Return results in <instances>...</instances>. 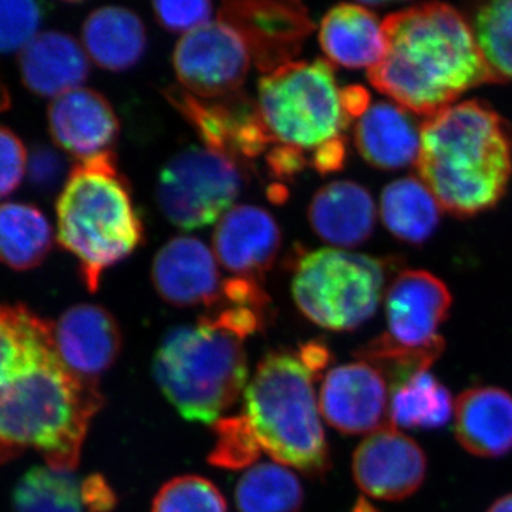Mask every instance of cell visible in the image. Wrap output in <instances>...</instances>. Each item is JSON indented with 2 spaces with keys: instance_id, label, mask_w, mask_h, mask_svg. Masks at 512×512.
I'll list each match as a JSON object with an SVG mask.
<instances>
[{
  "instance_id": "obj_1",
  "label": "cell",
  "mask_w": 512,
  "mask_h": 512,
  "mask_svg": "<svg viewBox=\"0 0 512 512\" xmlns=\"http://www.w3.org/2000/svg\"><path fill=\"white\" fill-rule=\"evenodd\" d=\"M103 402L97 383L64 365L55 323L0 302V466L33 450L47 466L76 470Z\"/></svg>"
},
{
  "instance_id": "obj_2",
  "label": "cell",
  "mask_w": 512,
  "mask_h": 512,
  "mask_svg": "<svg viewBox=\"0 0 512 512\" xmlns=\"http://www.w3.org/2000/svg\"><path fill=\"white\" fill-rule=\"evenodd\" d=\"M386 53L367 77L404 110L436 116L468 90L495 83L471 23L453 6L433 2L383 20Z\"/></svg>"
},
{
  "instance_id": "obj_3",
  "label": "cell",
  "mask_w": 512,
  "mask_h": 512,
  "mask_svg": "<svg viewBox=\"0 0 512 512\" xmlns=\"http://www.w3.org/2000/svg\"><path fill=\"white\" fill-rule=\"evenodd\" d=\"M420 180L441 210L468 218L494 208L512 174V138L483 100L454 104L421 124Z\"/></svg>"
},
{
  "instance_id": "obj_4",
  "label": "cell",
  "mask_w": 512,
  "mask_h": 512,
  "mask_svg": "<svg viewBox=\"0 0 512 512\" xmlns=\"http://www.w3.org/2000/svg\"><path fill=\"white\" fill-rule=\"evenodd\" d=\"M56 215L57 241L79 261L89 292L99 289L107 268L133 254L143 241V222L113 151L74 165Z\"/></svg>"
},
{
  "instance_id": "obj_5",
  "label": "cell",
  "mask_w": 512,
  "mask_h": 512,
  "mask_svg": "<svg viewBox=\"0 0 512 512\" xmlns=\"http://www.w3.org/2000/svg\"><path fill=\"white\" fill-rule=\"evenodd\" d=\"M315 380L298 352L274 350L259 362L244 396V416L262 450L313 478L330 467Z\"/></svg>"
},
{
  "instance_id": "obj_6",
  "label": "cell",
  "mask_w": 512,
  "mask_h": 512,
  "mask_svg": "<svg viewBox=\"0 0 512 512\" xmlns=\"http://www.w3.org/2000/svg\"><path fill=\"white\" fill-rule=\"evenodd\" d=\"M153 373L181 416L214 424L247 384L244 340L202 320L181 326L161 342Z\"/></svg>"
},
{
  "instance_id": "obj_7",
  "label": "cell",
  "mask_w": 512,
  "mask_h": 512,
  "mask_svg": "<svg viewBox=\"0 0 512 512\" xmlns=\"http://www.w3.org/2000/svg\"><path fill=\"white\" fill-rule=\"evenodd\" d=\"M256 104L275 144L312 153L345 138L352 121L335 70L323 59L292 62L264 74Z\"/></svg>"
},
{
  "instance_id": "obj_8",
  "label": "cell",
  "mask_w": 512,
  "mask_h": 512,
  "mask_svg": "<svg viewBox=\"0 0 512 512\" xmlns=\"http://www.w3.org/2000/svg\"><path fill=\"white\" fill-rule=\"evenodd\" d=\"M390 266L389 259L338 248L316 249L296 265L293 301L320 328L355 330L379 308Z\"/></svg>"
},
{
  "instance_id": "obj_9",
  "label": "cell",
  "mask_w": 512,
  "mask_h": 512,
  "mask_svg": "<svg viewBox=\"0 0 512 512\" xmlns=\"http://www.w3.org/2000/svg\"><path fill=\"white\" fill-rule=\"evenodd\" d=\"M244 184L242 165L231 157L207 147H188L161 170L158 207L183 231L208 227L234 208Z\"/></svg>"
},
{
  "instance_id": "obj_10",
  "label": "cell",
  "mask_w": 512,
  "mask_h": 512,
  "mask_svg": "<svg viewBox=\"0 0 512 512\" xmlns=\"http://www.w3.org/2000/svg\"><path fill=\"white\" fill-rule=\"evenodd\" d=\"M167 100L181 113L202 143L244 165L275 144L265 127L258 104L238 92L222 99L204 100L183 87H170Z\"/></svg>"
},
{
  "instance_id": "obj_11",
  "label": "cell",
  "mask_w": 512,
  "mask_h": 512,
  "mask_svg": "<svg viewBox=\"0 0 512 512\" xmlns=\"http://www.w3.org/2000/svg\"><path fill=\"white\" fill-rule=\"evenodd\" d=\"M173 64L181 87L198 99L241 92L251 57L241 37L222 22H210L181 37Z\"/></svg>"
},
{
  "instance_id": "obj_12",
  "label": "cell",
  "mask_w": 512,
  "mask_h": 512,
  "mask_svg": "<svg viewBox=\"0 0 512 512\" xmlns=\"http://www.w3.org/2000/svg\"><path fill=\"white\" fill-rule=\"evenodd\" d=\"M218 16L238 33L251 62L264 74L295 62L315 30L309 10L299 2H227Z\"/></svg>"
},
{
  "instance_id": "obj_13",
  "label": "cell",
  "mask_w": 512,
  "mask_h": 512,
  "mask_svg": "<svg viewBox=\"0 0 512 512\" xmlns=\"http://www.w3.org/2000/svg\"><path fill=\"white\" fill-rule=\"evenodd\" d=\"M320 413L345 434H373L390 426L386 379L365 362L329 370L319 396Z\"/></svg>"
},
{
  "instance_id": "obj_14",
  "label": "cell",
  "mask_w": 512,
  "mask_h": 512,
  "mask_svg": "<svg viewBox=\"0 0 512 512\" xmlns=\"http://www.w3.org/2000/svg\"><path fill=\"white\" fill-rule=\"evenodd\" d=\"M424 451L393 424L370 434L353 456V477L363 493L399 501L419 490L426 477Z\"/></svg>"
},
{
  "instance_id": "obj_15",
  "label": "cell",
  "mask_w": 512,
  "mask_h": 512,
  "mask_svg": "<svg viewBox=\"0 0 512 512\" xmlns=\"http://www.w3.org/2000/svg\"><path fill=\"white\" fill-rule=\"evenodd\" d=\"M451 293L436 275L420 269L400 272L386 291L389 335L412 348L439 339L437 330L450 312Z\"/></svg>"
},
{
  "instance_id": "obj_16",
  "label": "cell",
  "mask_w": 512,
  "mask_h": 512,
  "mask_svg": "<svg viewBox=\"0 0 512 512\" xmlns=\"http://www.w3.org/2000/svg\"><path fill=\"white\" fill-rule=\"evenodd\" d=\"M151 281L158 295L177 308H211L224 285L211 249L191 237L171 239L157 252Z\"/></svg>"
},
{
  "instance_id": "obj_17",
  "label": "cell",
  "mask_w": 512,
  "mask_h": 512,
  "mask_svg": "<svg viewBox=\"0 0 512 512\" xmlns=\"http://www.w3.org/2000/svg\"><path fill=\"white\" fill-rule=\"evenodd\" d=\"M281 245L278 222L256 205L231 208L218 221L212 237L217 261L234 276L256 281L272 268Z\"/></svg>"
},
{
  "instance_id": "obj_18",
  "label": "cell",
  "mask_w": 512,
  "mask_h": 512,
  "mask_svg": "<svg viewBox=\"0 0 512 512\" xmlns=\"http://www.w3.org/2000/svg\"><path fill=\"white\" fill-rule=\"evenodd\" d=\"M57 352L64 365L83 380L97 383L116 362L123 336L106 308L82 303L67 309L55 325Z\"/></svg>"
},
{
  "instance_id": "obj_19",
  "label": "cell",
  "mask_w": 512,
  "mask_h": 512,
  "mask_svg": "<svg viewBox=\"0 0 512 512\" xmlns=\"http://www.w3.org/2000/svg\"><path fill=\"white\" fill-rule=\"evenodd\" d=\"M47 123L56 146L79 161L110 151L120 131L110 101L83 87L53 99Z\"/></svg>"
},
{
  "instance_id": "obj_20",
  "label": "cell",
  "mask_w": 512,
  "mask_h": 512,
  "mask_svg": "<svg viewBox=\"0 0 512 512\" xmlns=\"http://www.w3.org/2000/svg\"><path fill=\"white\" fill-rule=\"evenodd\" d=\"M117 495L106 478H79L74 471L35 466L13 491L15 512H111Z\"/></svg>"
},
{
  "instance_id": "obj_21",
  "label": "cell",
  "mask_w": 512,
  "mask_h": 512,
  "mask_svg": "<svg viewBox=\"0 0 512 512\" xmlns=\"http://www.w3.org/2000/svg\"><path fill=\"white\" fill-rule=\"evenodd\" d=\"M19 70L30 92L56 99L86 82L89 56L73 36L49 30L20 50Z\"/></svg>"
},
{
  "instance_id": "obj_22",
  "label": "cell",
  "mask_w": 512,
  "mask_h": 512,
  "mask_svg": "<svg viewBox=\"0 0 512 512\" xmlns=\"http://www.w3.org/2000/svg\"><path fill=\"white\" fill-rule=\"evenodd\" d=\"M377 210L372 194L355 181H335L316 192L308 218L315 234L335 247L365 244L375 229Z\"/></svg>"
},
{
  "instance_id": "obj_23",
  "label": "cell",
  "mask_w": 512,
  "mask_h": 512,
  "mask_svg": "<svg viewBox=\"0 0 512 512\" xmlns=\"http://www.w3.org/2000/svg\"><path fill=\"white\" fill-rule=\"evenodd\" d=\"M421 127L393 101H377L356 121L355 144L367 164L396 171L416 164Z\"/></svg>"
},
{
  "instance_id": "obj_24",
  "label": "cell",
  "mask_w": 512,
  "mask_h": 512,
  "mask_svg": "<svg viewBox=\"0 0 512 512\" xmlns=\"http://www.w3.org/2000/svg\"><path fill=\"white\" fill-rule=\"evenodd\" d=\"M458 443L478 457H503L512 450V396L498 387H474L454 406Z\"/></svg>"
},
{
  "instance_id": "obj_25",
  "label": "cell",
  "mask_w": 512,
  "mask_h": 512,
  "mask_svg": "<svg viewBox=\"0 0 512 512\" xmlns=\"http://www.w3.org/2000/svg\"><path fill=\"white\" fill-rule=\"evenodd\" d=\"M319 42L330 62L346 69H372L386 53L383 22L366 5L340 3L326 13Z\"/></svg>"
},
{
  "instance_id": "obj_26",
  "label": "cell",
  "mask_w": 512,
  "mask_h": 512,
  "mask_svg": "<svg viewBox=\"0 0 512 512\" xmlns=\"http://www.w3.org/2000/svg\"><path fill=\"white\" fill-rule=\"evenodd\" d=\"M82 40L87 56L101 69L126 72L144 56L147 30L133 10L104 6L84 20Z\"/></svg>"
},
{
  "instance_id": "obj_27",
  "label": "cell",
  "mask_w": 512,
  "mask_h": 512,
  "mask_svg": "<svg viewBox=\"0 0 512 512\" xmlns=\"http://www.w3.org/2000/svg\"><path fill=\"white\" fill-rule=\"evenodd\" d=\"M441 207L427 185L416 177H404L383 188L380 218L387 231L407 244L429 241L440 222Z\"/></svg>"
},
{
  "instance_id": "obj_28",
  "label": "cell",
  "mask_w": 512,
  "mask_h": 512,
  "mask_svg": "<svg viewBox=\"0 0 512 512\" xmlns=\"http://www.w3.org/2000/svg\"><path fill=\"white\" fill-rule=\"evenodd\" d=\"M53 232L43 212L29 204L0 205V264L29 271L52 251Z\"/></svg>"
},
{
  "instance_id": "obj_29",
  "label": "cell",
  "mask_w": 512,
  "mask_h": 512,
  "mask_svg": "<svg viewBox=\"0 0 512 512\" xmlns=\"http://www.w3.org/2000/svg\"><path fill=\"white\" fill-rule=\"evenodd\" d=\"M454 406L447 387L429 372L419 373L394 389L390 423L404 429H440L450 421Z\"/></svg>"
},
{
  "instance_id": "obj_30",
  "label": "cell",
  "mask_w": 512,
  "mask_h": 512,
  "mask_svg": "<svg viewBox=\"0 0 512 512\" xmlns=\"http://www.w3.org/2000/svg\"><path fill=\"white\" fill-rule=\"evenodd\" d=\"M235 503L239 512H299L303 487L282 464H256L238 481Z\"/></svg>"
},
{
  "instance_id": "obj_31",
  "label": "cell",
  "mask_w": 512,
  "mask_h": 512,
  "mask_svg": "<svg viewBox=\"0 0 512 512\" xmlns=\"http://www.w3.org/2000/svg\"><path fill=\"white\" fill-rule=\"evenodd\" d=\"M444 346L446 343L441 336L430 345L412 348L397 342L389 333H383L357 349L355 356L360 362L375 367L396 389L413 376L427 372L443 353Z\"/></svg>"
},
{
  "instance_id": "obj_32",
  "label": "cell",
  "mask_w": 512,
  "mask_h": 512,
  "mask_svg": "<svg viewBox=\"0 0 512 512\" xmlns=\"http://www.w3.org/2000/svg\"><path fill=\"white\" fill-rule=\"evenodd\" d=\"M471 28L495 83L512 82V0L478 6Z\"/></svg>"
},
{
  "instance_id": "obj_33",
  "label": "cell",
  "mask_w": 512,
  "mask_h": 512,
  "mask_svg": "<svg viewBox=\"0 0 512 512\" xmlns=\"http://www.w3.org/2000/svg\"><path fill=\"white\" fill-rule=\"evenodd\" d=\"M151 512H228L224 495L207 478L181 476L165 483Z\"/></svg>"
},
{
  "instance_id": "obj_34",
  "label": "cell",
  "mask_w": 512,
  "mask_h": 512,
  "mask_svg": "<svg viewBox=\"0 0 512 512\" xmlns=\"http://www.w3.org/2000/svg\"><path fill=\"white\" fill-rule=\"evenodd\" d=\"M215 446L210 463L228 470L251 467L261 454V446L245 416L228 417L212 424Z\"/></svg>"
},
{
  "instance_id": "obj_35",
  "label": "cell",
  "mask_w": 512,
  "mask_h": 512,
  "mask_svg": "<svg viewBox=\"0 0 512 512\" xmlns=\"http://www.w3.org/2000/svg\"><path fill=\"white\" fill-rule=\"evenodd\" d=\"M43 9L36 2H0V53L23 50L39 33Z\"/></svg>"
},
{
  "instance_id": "obj_36",
  "label": "cell",
  "mask_w": 512,
  "mask_h": 512,
  "mask_svg": "<svg viewBox=\"0 0 512 512\" xmlns=\"http://www.w3.org/2000/svg\"><path fill=\"white\" fill-rule=\"evenodd\" d=\"M154 13L163 28L174 33H187L210 23L212 16L211 2L207 0H190V2H154Z\"/></svg>"
},
{
  "instance_id": "obj_37",
  "label": "cell",
  "mask_w": 512,
  "mask_h": 512,
  "mask_svg": "<svg viewBox=\"0 0 512 512\" xmlns=\"http://www.w3.org/2000/svg\"><path fill=\"white\" fill-rule=\"evenodd\" d=\"M28 161L25 144L12 130L0 126V198L8 197L19 187Z\"/></svg>"
},
{
  "instance_id": "obj_38",
  "label": "cell",
  "mask_w": 512,
  "mask_h": 512,
  "mask_svg": "<svg viewBox=\"0 0 512 512\" xmlns=\"http://www.w3.org/2000/svg\"><path fill=\"white\" fill-rule=\"evenodd\" d=\"M266 165L278 180H292L308 167L309 160L299 148L274 144L266 153Z\"/></svg>"
},
{
  "instance_id": "obj_39",
  "label": "cell",
  "mask_w": 512,
  "mask_h": 512,
  "mask_svg": "<svg viewBox=\"0 0 512 512\" xmlns=\"http://www.w3.org/2000/svg\"><path fill=\"white\" fill-rule=\"evenodd\" d=\"M346 153H348L346 138H340L313 151L309 165L322 175L336 173L345 167Z\"/></svg>"
},
{
  "instance_id": "obj_40",
  "label": "cell",
  "mask_w": 512,
  "mask_h": 512,
  "mask_svg": "<svg viewBox=\"0 0 512 512\" xmlns=\"http://www.w3.org/2000/svg\"><path fill=\"white\" fill-rule=\"evenodd\" d=\"M298 353L299 356H301L302 362L308 366V369L311 370L316 377L320 376L322 370L325 369V367L329 365L330 360H332V353H330L328 346L323 342H316V340L302 345Z\"/></svg>"
},
{
  "instance_id": "obj_41",
  "label": "cell",
  "mask_w": 512,
  "mask_h": 512,
  "mask_svg": "<svg viewBox=\"0 0 512 512\" xmlns=\"http://www.w3.org/2000/svg\"><path fill=\"white\" fill-rule=\"evenodd\" d=\"M342 101L346 113L350 119L359 120L366 113L372 104H370V94L366 89L360 86H348L342 89Z\"/></svg>"
},
{
  "instance_id": "obj_42",
  "label": "cell",
  "mask_w": 512,
  "mask_h": 512,
  "mask_svg": "<svg viewBox=\"0 0 512 512\" xmlns=\"http://www.w3.org/2000/svg\"><path fill=\"white\" fill-rule=\"evenodd\" d=\"M488 512H512V494L505 495V497L495 501Z\"/></svg>"
},
{
  "instance_id": "obj_43",
  "label": "cell",
  "mask_w": 512,
  "mask_h": 512,
  "mask_svg": "<svg viewBox=\"0 0 512 512\" xmlns=\"http://www.w3.org/2000/svg\"><path fill=\"white\" fill-rule=\"evenodd\" d=\"M10 103H12V100H10L8 87H6V84L3 83L2 77H0V113H2V111L9 110Z\"/></svg>"
},
{
  "instance_id": "obj_44",
  "label": "cell",
  "mask_w": 512,
  "mask_h": 512,
  "mask_svg": "<svg viewBox=\"0 0 512 512\" xmlns=\"http://www.w3.org/2000/svg\"><path fill=\"white\" fill-rule=\"evenodd\" d=\"M352 512H380L377 510L375 505L370 504L369 501L365 500V498H360L359 501L353 507Z\"/></svg>"
}]
</instances>
